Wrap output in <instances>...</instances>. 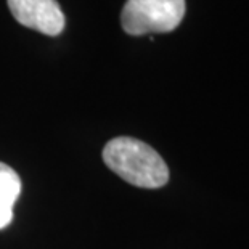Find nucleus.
<instances>
[{"instance_id": "nucleus-1", "label": "nucleus", "mask_w": 249, "mask_h": 249, "mask_svg": "<svg viewBox=\"0 0 249 249\" xmlns=\"http://www.w3.org/2000/svg\"><path fill=\"white\" fill-rule=\"evenodd\" d=\"M105 164L134 187L161 188L169 180L167 164L150 145L132 137H118L103 148Z\"/></svg>"}, {"instance_id": "nucleus-3", "label": "nucleus", "mask_w": 249, "mask_h": 249, "mask_svg": "<svg viewBox=\"0 0 249 249\" xmlns=\"http://www.w3.org/2000/svg\"><path fill=\"white\" fill-rule=\"evenodd\" d=\"M19 24L45 36H58L65 29V15L56 0H7Z\"/></svg>"}, {"instance_id": "nucleus-4", "label": "nucleus", "mask_w": 249, "mask_h": 249, "mask_svg": "<svg viewBox=\"0 0 249 249\" xmlns=\"http://www.w3.org/2000/svg\"><path fill=\"white\" fill-rule=\"evenodd\" d=\"M19 193V176L10 166L0 162V230L13 220V208Z\"/></svg>"}, {"instance_id": "nucleus-2", "label": "nucleus", "mask_w": 249, "mask_h": 249, "mask_svg": "<svg viewBox=\"0 0 249 249\" xmlns=\"http://www.w3.org/2000/svg\"><path fill=\"white\" fill-rule=\"evenodd\" d=\"M185 17V0H127L121 23L127 34L171 33Z\"/></svg>"}]
</instances>
